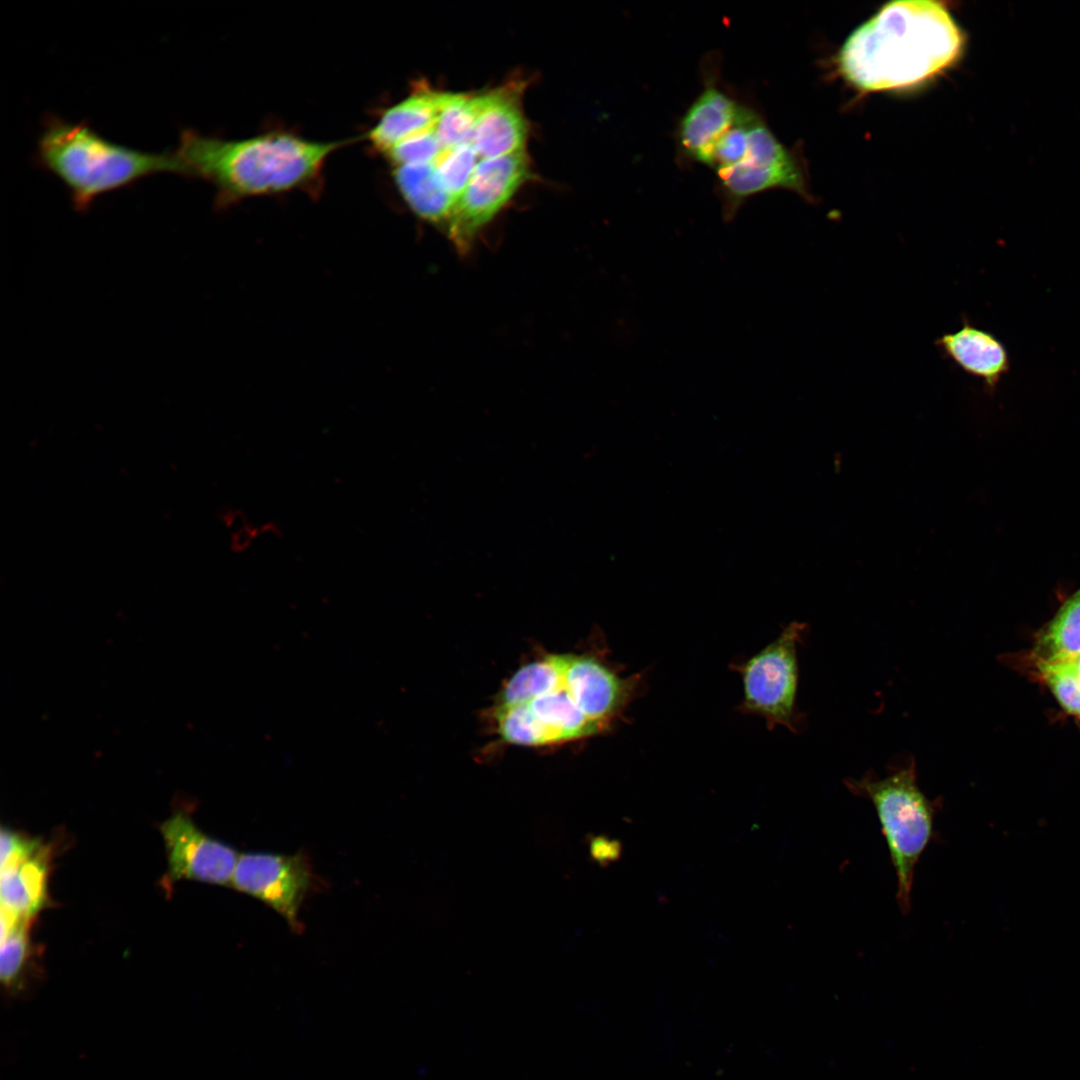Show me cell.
Returning <instances> with one entry per match:
<instances>
[{"label":"cell","mask_w":1080,"mask_h":1080,"mask_svg":"<svg viewBox=\"0 0 1080 1080\" xmlns=\"http://www.w3.org/2000/svg\"><path fill=\"white\" fill-rule=\"evenodd\" d=\"M963 34L940 2L886 4L845 41L842 74L864 91L919 84L950 66L963 48Z\"/></svg>","instance_id":"cell-1"},{"label":"cell","mask_w":1080,"mask_h":1080,"mask_svg":"<svg viewBox=\"0 0 1080 1080\" xmlns=\"http://www.w3.org/2000/svg\"><path fill=\"white\" fill-rule=\"evenodd\" d=\"M349 142L315 141L283 130L224 139L186 128L174 152L186 177L215 187L216 208L224 209L251 197L312 190L331 154Z\"/></svg>","instance_id":"cell-2"},{"label":"cell","mask_w":1080,"mask_h":1080,"mask_svg":"<svg viewBox=\"0 0 1080 1080\" xmlns=\"http://www.w3.org/2000/svg\"><path fill=\"white\" fill-rule=\"evenodd\" d=\"M34 154L35 164L67 188L74 209L87 211L101 195L159 173L186 177L175 152L151 153L108 140L89 122L70 123L48 113Z\"/></svg>","instance_id":"cell-3"},{"label":"cell","mask_w":1080,"mask_h":1080,"mask_svg":"<svg viewBox=\"0 0 1080 1080\" xmlns=\"http://www.w3.org/2000/svg\"><path fill=\"white\" fill-rule=\"evenodd\" d=\"M844 784L875 809L896 875L897 903L907 914L915 868L934 836L937 802L920 789L913 759L884 777L869 772L859 779L847 778Z\"/></svg>","instance_id":"cell-4"},{"label":"cell","mask_w":1080,"mask_h":1080,"mask_svg":"<svg viewBox=\"0 0 1080 1080\" xmlns=\"http://www.w3.org/2000/svg\"><path fill=\"white\" fill-rule=\"evenodd\" d=\"M805 630L804 623L792 622L757 654L733 665L743 682L738 710L761 716L770 729L782 726L796 732L799 728L797 648Z\"/></svg>","instance_id":"cell-5"},{"label":"cell","mask_w":1080,"mask_h":1080,"mask_svg":"<svg viewBox=\"0 0 1080 1080\" xmlns=\"http://www.w3.org/2000/svg\"><path fill=\"white\" fill-rule=\"evenodd\" d=\"M716 174L726 221L734 218L747 199L767 190L787 189L807 201L812 199L800 160L777 139L760 114L752 123L743 159Z\"/></svg>","instance_id":"cell-6"},{"label":"cell","mask_w":1080,"mask_h":1080,"mask_svg":"<svg viewBox=\"0 0 1080 1080\" xmlns=\"http://www.w3.org/2000/svg\"><path fill=\"white\" fill-rule=\"evenodd\" d=\"M528 177L529 160L525 150L478 162L444 226L460 253L465 254L471 249L480 230Z\"/></svg>","instance_id":"cell-7"},{"label":"cell","mask_w":1080,"mask_h":1080,"mask_svg":"<svg viewBox=\"0 0 1080 1080\" xmlns=\"http://www.w3.org/2000/svg\"><path fill=\"white\" fill-rule=\"evenodd\" d=\"M231 885L272 907L294 931L302 929L299 912L313 885L312 866L305 855L241 854Z\"/></svg>","instance_id":"cell-8"},{"label":"cell","mask_w":1080,"mask_h":1080,"mask_svg":"<svg viewBox=\"0 0 1080 1080\" xmlns=\"http://www.w3.org/2000/svg\"><path fill=\"white\" fill-rule=\"evenodd\" d=\"M170 880L228 885L238 861L236 851L202 832L190 816L177 812L160 826Z\"/></svg>","instance_id":"cell-9"},{"label":"cell","mask_w":1080,"mask_h":1080,"mask_svg":"<svg viewBox=\"0 0 1080 1080\" xmlns=\"http://www.w3.org/2000/svg\"><path fill=\"white\" fill-rule=\"evenodd\" d=\"M640 684V674L623 678L594 656L569 654L564 688L588 718L606 729L638 696Z\"/></svg>","instance_id":"cell-10"},{"label":"cell","mask_w":1080,"mask_h":1080,"mask_svg":"<svg viewBox=\"0 0 1080 1080\" xmlns=\"http://www.w3.org/2000/svg\"><path fill=\"white\" fill-rule=\"evenodd\" d=\"M743 104L709 81L680 119L677 143L689 161L705 165L715 142L737 120Z\"/></svg>","instance_id":"cell-11"},{"label":"cell","mask_w":1080,"mask_h":1080,"mask_svg":"<svg viewBox=\"0 0 1080 1080\" xmlns=\"http://www.w3.org/2000/svg\"><path fill=\"white\" fill-rule=\"evenodd\" d=\"M521 88L507 85L484 94L483 109L470 141L481 160L524 150L527 123L521 110Z\"/></svg>","instance_id":"cell-12"},{"label":"cell","mask_w":1080,"mask_h":1080,"mask_svg":"<svg viewBox=\"0 0 1080 1080\" xmlns=\"http://www.w3.org/2000/svg\"><path fill=\"white\" fill-rule=\"evenodd\" d=\"M943 356L970 376L981 379L986 390L993 392L1001 378L1010 370V358L1005 345L991 332L963 319L962 326L943 333L935 341Z\"/></svg>","instance_id":"cell-13"},{"label":"cell","mask_w":1080,"mask_h":1080,"mask_svg":"<svg viewBox=\"0 0 1080 1080\" xmlns=\"http://www.w3.org/2000/svg\"><path fill=\"white\" fill-rule=\"evenodd\" d=\"M450 93L418 87L394 104L368 131L371 146L383 155L403 140L434 126Z\"/></svg>","instance_id":"cell-14"},{"label":"cell","mask_w":1080,"mask_h":1080,"mask_svg":"<svg viewBox=\"0 0 1080 1080\" xmlns=\"http://www.w3.org/2000/svg\"><path fill=\"white\" fill-rule=\"evenodd\" d=\"M48 849L1 864V905L31 919L47 904Z\"/></svg>","instance_id":"cell-15"},{"label":"cell","mask_w":1080,"mask_h":1080,"mask_svg":"<svg viewBox=\"0 0 1080 1080\" xmlns=\"http://www.w3.org/2000/svg\"><path fill=\"white\" fill-rule=\"evenodd\" d=\"M393 177L402 198L417 216L445 226L456 199L442 186L434 163L394 167Z\"/></svg>","instance_id":"cell-16"},{"label":"cell","mask_w":1080,"mask_h":1080,"mask_svg":"<svg viewBox=\"0 0 1080 1080\" xmlns=\"http://www.w3.org/2000/svg\"><path fill=\"white\" fill-rule=\"evenodd\" d=\"M569 654H552L517 670L499 694L496 707L529 703L564 687Z\"/></svg>","instance_id":"cell-17"},{"label":"cell","mask_w":1080,"mask_h":1080,"mask_svg":"<svg viewBox=\"0 0 1080 1080\" xmlns=\"http://www.w3.org/2000/svg\"><path fill=\"white\" fill-rule=\"evenodd\" d=\"M526 704L550 731L556 743L595 736L607 730L588 718L564 687Z\"/></svg>","instance_id":"cell-18"},{"label":"cell","mask_w":1080,"mask_h":1080,"mask_svg":"<svg viewBox=\"0 0 1080 1080\" xmlns=\"http://www.w3.org/2000/svg\"><path fill=\"white\" fill-rule=\"evenodd\" d=\"M1080 653V588L1060 606L1036 633L1030 656L1042 661L1062 660Z\"/></svg>","instance_id":"cell-19"},{"label":"cell","mask_w":1080,"mask_h":1080,"mask_svg":"<svg viewBox=\"0 0 1080 1080\" xmlns=\"http://www.w3.org/2000/svg\"><path fill=\"white\" fill-rule=\"evenodd\" d=\"M484 105V94L468 96L450 93L435 124L436 135L444 150L470 143Z\"/></svg>","instance_id":"cell-20"},{"label":"cell","mask_w":1080,"mask_h":1080,"mask_svg":"<svg viewBox=\"0 0 1080 1080\" xmlns=\"http://www.w3.org/2000/svg\"><path fill=\"white\" fill-rule=\"evenodd\" d=\"M494 718L497 733L506 743L534 747L556 743L550 731L526 703L496 707Z\"/></svg>","instance_id":"cell-21"},{"label":"cell","mask_w":1080,"mask_h":1080,"mask_svg":"<svg viewBox=\"0 0 1080 1080\" xmlns=\"http://www.w3.org/2000/svg\"><path fill=\"white\" fill-rule=\"evenodd\" d=\"M20 922L2 941L0 950V979L7 994L23 992L24 970L29 955L28 922Z\"/></svg>","instance_id":"cell-22"},{"label":"cell","mask_w":1080,"mask_h":1080,"mask_svg":"<svg viewBox=\"0 0 1080 1080\" xmlns=\"http://www.w3.org/2000/svg\"><path fill=\"white\" fill-rule=\"evenodd\" d=\"M1034 677L1054 696L1068 714L1080 718V681L1058 663L1042 661L1028 655Z\"/></svg>","instance_id":"cell-23"},{"label":"cell","mask_w":1080,"mask_h":1080,"mask_svg":"<svg viewBox=\"0 0 1080 1080\" xmlns=\"http://www.w3.org/2000/svg\"><path fill=\"white\" fill-rule=\"evenodd\" d=\"M480 157L471 143L444 150L434 163L437 176L445 190L456 200L469 182Z\"/></svg>","instance_id":"cell-24"},{"label":"cell","mask_w":1080,"mask_h":1080,"mask_svg":"<svg viewBox=\"0 0 1080 1080\" xmlns=\"http://www.w3.org/2000/svg\"><path fill=\"white\" fill-rule=\"evenodd\" d=\"M443 152L434 125L398 143L384 156L397 167L435 163Z\"/></svg>","instance_id":"cell-25"},{"label":"cell","mask_w":1080,"mask_h":1080,"mask_svg":"<svg viewBox=\"0 0 1080 1080\" xmlns=\"http://www.w3.org/2000/svg\"><path fill=\"white\" fill-rule=\"evenodd\" d=\"M1052 662L1058 663L1064 668H1066L1080 681V653L1062 660Z\"/></svg>","instance_id":"cell-26"}]
</instances>
